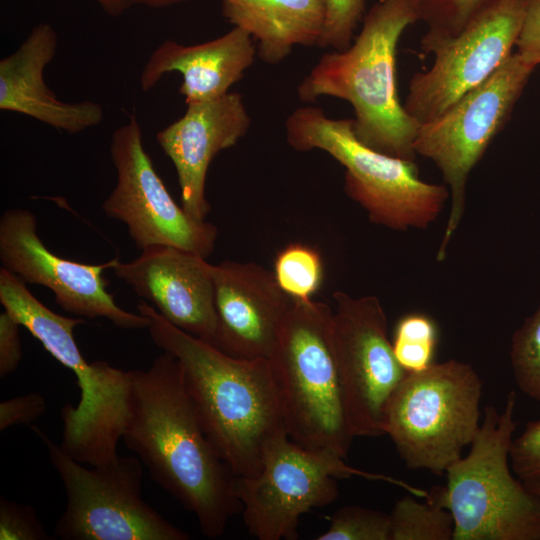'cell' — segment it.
Segmentation results:
<instances>
[{"label": "cell", "instance_id": "obj_28", "mask_svg": "<svg viewBox=\"0 0 540 540\" xmlns=\"http://www.w3.org/2000/svg\"><path fill=\"white\" fill-rule=\"evenodd\" d=\"M326 13L319 47L344 51L353 42L365 16V0H325Z\"/></svg>", "mask_w": 540, "mask_h": 540}, {"label": "cell", "instance_id": "obj_11", "mask_svg": "<svg viewBox=\"0 0 540 540\" xmlns=\"http://www.w3.org/2000/svg\"><path fill=\"white\" fill-rule=\"evenodd\" d=\"M81 317L59 315L49 308L38 310L28 322V330L58 362L73 371L80 389L76 406L65 404L61 449L74 460L103 466L119 456L129 412L130 371L105 361L87 362L74 339Z\"/></svg>", "mask_w": 540, "mask_h": 540}, {"label": "cell", "instance_id": "obj_17", "mask_svg": "<svg viewBox=\"0 0 540 540\" xmlns=\"http://www.w3.org/2000/svg\"><path fill=\"white\" fill-rule=\"evenodd\" d=\"M217 333L213 346L244 359H269L292 299L275 276L253 262L212 267Z\"/></svg>", "mask_w": 540, "mask_h": 540}, {"label": "cell", "instance_id": "obj_4", "mask_svg": "<svg viewBox=\"0 0 540 540\" xmlns=\"http://www.w3.org/2000/svg\"><path fill=\"white\" fill-rule=\"evenodd\" d=\"M332 315L326 303L292 299L269 361L288 438L344 459L355 436L332 343Z\"/></svg>", "mask_w": 540, "mask_h": 540}, {"label": "cell", "instance_id": "obj_19", "mask_svg": "<svg viewBox=\"0 0 540 540\" xmlns=\"http://www.w3.org/2000/svg\"><path fill=\"white\" fill-rule=\"evenodd\" d=\"M57 42L55 29L41 23L13 53L0 60V109L75 134L99 125L104 111L93 101L63 102L48 88L44 70L55 56Z\"/></svg>", "mask_w": 540, "mask_h": 540}, {"label": "cell", "instance_id": "obj_36", "mask_svg": "<svg viewBox=\"0 0 540 540\" xmlns=\"http://www.w3.org/2000/svg\"><path fill=\"white\" fill-rule=\"evenodd\" d=\"M525 487L540 499V481H523Z\"/></svg>", "mask_w": 540, "mask_h": 540}, {"label": "cell", "instance_id": "obj_20", "mask_svg": "<svg viewBox=\"0 0 540 540\" xmlns=\"http://www.w3.org/2000/svg\"><path fill=\"white\" fill-rule=\"evenodd\" d=\"M239 27L195 45L164 41L150 55L140 74L143 91L152 89L167 73L182 75L179 93L186 104L218 99L229 92L254 62L257 48Z\"/></svg>", "mask_w": 540, "mask_h": 540}, {"label": "cell", "instance_id": "obj_3", "mask_svg": "<svg viewBox=\"0 0 540 540\" xmlns=\"http://www.w3.org/2000/svg\"><path fill=\"white\" fill-rule=\"evenodd\" d=\"M413 0H378L344 51L323 54L297 88L313 102L331 96L349 102L356 137L384 154L415 161L419 123L405 110L396 87V49L403 31L418 21Z\"/></svg>", "mask_w": 540, "mask_h": 540}, {"label": "cell", "instance_id": "obj_1", "mask_svg": "<svg viewBox=\"0 0 540 540\" xmlns=\"http://www.w3.org/2000/svg\"><path fill=\"white\" fill-rule=\"evenodd\" d=\"M130 378L124 443L153 480L194 514L204 536H222L242 506L234 475L201 427L178 360L164 352L148 369L130 370Z\"/></svg>", "mask_w": 540, "mask_h": 540}, {"label": "cell", "instance_id": "obj_6", "mask_svg": "<svg viewBox=\"0 0 540 540\" xmlns=\"http://www.w3.org/2000/svg\"><path fill=\"white\" fill-rule=\"evenodd\" d=\"M286 137L297 151L323 150L345 167V192L371 222L393 230L425 229L450 196L443 184L420 179L413 160L390 156L362 143L353 119H331L318 107L296 109Z\"/></svg>", "mask_w": 540, "mask_h": 540}, {"label": "cell", "instance_id": "obj_13", "mask_svg": "<svg viewBox=\"0 0 540 540\" xmlns=\"http://www.w3.org/2000/svg\"><path fill=\"white\" fill-rule=\"evenodd\" d=\"M331 335L351 430L357 436L385 434L386 405L407 372L388 338L387 317L373 295H333Z\"/></svg>", "mask_w": 540, "mask_h": 540}, {"label": "cell", "instance_id": "obj_16", "mask_svg": "<svg viewBox=\"0 0 540 540\" xmlns=\"http://www.w3.org/2000/svg\"><path fill=\"white\" fill-rule=\"evenodd\" d=\"M212 267L198 253L154 245L129 262L114 259L111 269L167 321L213 345L217 313Z\"/></svg>", "mask_w": 540, "mask_h": 540}, {"label": "cell", "instance_id": "obj_18", "mask_svg": "<svg viewBox=\"0 0 540 540\" xmlns=\"http://www.w3.org/2000/svg\"><path fill=\"white\" fill-rule=\"evenodd\" d=\"M250 126L239 93L187 104L184 115L156 135L173 162L181 192V206L195 220L205 221L210 204L205 194L209 165L221 151L235 145Z\"/></svg>", "mask_w": 540, "mask_h": 540}, {"label": "cell", "instance_id": "obj_7", "mask_svg": "<svg viewBox=\"0 0 540 540\" xmlns=\"http://www.w3.org/2000/svg\"><path fill=\"white\" fill-rule=\"evenodd\" d=\"M482 380L450 359L407 373L385 409L384 429L407 467L442 475L480 426Z\"/></svg>", "mask_w": 540, "mask_h": 540}, {"label": "cell", "instance_id": "obj_5", "mask_svg": "<svg viewBox=\"0 0 540 540\" xmlns=\"http://www.w3.org/2000/svg\"><path fill=\"white\" fill-rule=\"evenodd\" d=\"M516 399L510 391L502 411L484 408L469 453L447 469L445 487L429 492L451 513L453 540H540V499L509 465Z\"/></svg>", "mask_w": 540, "mask_h": 540}, {"label": "cell", "instance_id": "obj_30", "mask_svg": "<svg viewBox=\"0 0 540 540\" xmlns=\"http://www.w3.org/2000/svg\"><path fill=\"white\" fill-rule=\"evenodd\" d=\"M509 459L521 481H540V419L526 423L522 433L513 438Z\"/></svg>", "mask_w": 540, "mask_h": 540}, {"label": "cell", "instance_id": "obj_24", "mask_svg": "<svg viewBox=\"0 0 540 540\" xmlns=\"http://www.w3.org/2000/svg\"><path fill=\"white\" fill-rule=\"evenodd\" d=\"M491 0H413L419 20L427 25L421 39L424 54L434 53L457 36Z\"/></svg>", "mask_w": 540, "mask_h": 540}, {"label": "cell", "instance_id": "obj_32", "mask_svg": "<svg viewBox=\"0 0 540 540\" xmlns=\"http://www.w3.org/2000/svg\"><path fill=\"white\" fill-rule=\"evenodd\" d=\"M517 53L528 63L540 64V0H526L524 17L516 41Z\"/></svg>", "mask_w": 540, "mask_h": 540}, {"label": "cell", "instance_id": "obj_2", "mask_svg": "<svg viewBox=\"0 0 540 540\" xmlns=\"http://www.w3.org/2000/svg\"><path fill=\"white\" fill-rule=\"evenodd\" d=\"M150 337L179 362L184 386L207 438L234 476L257 475L271 446L287 436L269 359L228 355L176 327L148 302L137 305Z\"/></svg>", "mask_w": 540, "mask_h": 540}, {"label": "cell", "instance_id": "obj_34", "mask_svg": "<svg viewBox=\"0 0 540 540\" xmlns=\"http://www.w3.org/2000/svg\"><path fill=\"white\" fill-rule=\"evenodd\" d=\"M109 15L117 17L125 13L132 5L130 0H95Z\"/></svg>", "mask_w": 540, "mask_h": 540}, {"label": "cell", "instance_id": "obj_14", "mask_svg": "<svg viewBox=\"0 0 540 540\" xmlns=\"http://www.w3.org/2000/svg\"><path fill=\"white\" fill-rule=\"evenodd\" d=\"M525 5L526 0H491L433 53L430 69L413 75L403 106L419 125L438 117L512 55Z\"/></svg>", "mask_w": 540, "mask_h": 540}, {"label": "cell", "instance_id": "obj_33", "mask_svg": "<svg viewBox=\"0 0 540 540\" xmlns=\"http://www.w3.org/2000/svg\"><path fill=\"white\" fill-rule=\"evenodd\" d=\"M19 322L6 310L0 314V377L13 373L22 360Z\"/></svg>", "mask_w": 540, "mask_h": 540}, {"label": "cell", "instance_id": "obj_23", "mask_svg": "<svg viewBox=\"0 0 540 540\" xmlns=\"http://www.w3.org/2000/svg\"><path fill=\"white\" fill-rule=\"evenodd\" d=\"M275 279L282 291L293 300H311L324 277L319 251L303 243H291L274 260Z\"/></svg>", "mask_w": 540, "mask_h": 540}, {"label": "cell", "instance_id": "obj_31", "mask_svg": "<svg viewBox=\"0 0 540 540\" xmlns=\"http://www.w3.org/2000/svg\"><path fill=\"white\" fill-rule=\"evenodd\" d=\"M45 398L36 392L13 397L0 403V431L12 426L32 425L46 411Z\"/></svg>", "mask_w": 540, "mask_h": 540}, {"label": "cell", "instance_id": "obj_9", "mask_svg": "<svg viewBox=\"0 0 540 540\" xmlns=\"http://www.w3.org/2000/svg\"><path fill=\"white\" fill-rule=\"evenodd\" d=\"M536 66L517 52L483 83L443 113L419 126L413 148L440 169L451 197L447 225L437 260L444 259L465 210L466 183L493 138L509 120Z\"/></svg>", "mask_w": 540, "mask_h": 540}, {"label": "cell", "instance_id": "obj_21", "mask_svg": "<svg viewBox=\"0 0 540 540\" xmlns=\"http://www.w3.org/2000/svg\"><path fill=\"white\" fill-rule=\"evenodd\" d=\"M325 13V0H222L223 16L257 41V55L268 64L296 45L318 46Z\"/></svg>", "mask_w": 540, "mask_h": 540}, {"label": "cell", "instance_id": "obj_27", "mask_svg": "<svg viewBox=\"0 0 540 540\" xmlns=\"http://www.w3.org/2000/svg\"><path fill=\"white\" fill-rule=\"evenodd\" d=\"M390 515L360 506H345L330 518L318 540H389Z\"/></svg>", "mask_w": 540, "mask_h": 540}, {"label": "cell", "instance_id": "obj_12", "mask_svg": "<svg viewBox=\"0 0 540 540\" xmlns=\"http://www.w3.org/2000/svg\"><path fill=\"white\" fill-rule=\"evenodd\" d=\"M110 154L117 181L103 202L105 214L127 226L140 250L168 245L207 258L214 250L217 228L193 219L174 201L144 148L134 114L114 131Z\"/></svg>", "mask_w": 540, "mask_h": 540}, {"label": "cell", "instance_id": "obj_8", "mask_svg": "<svg viewBox=\"0 0 540 540\" xmlns=\"http://www.w3.org/2000/svg\"><path fill=\"white\" fill-rule=\"evenodd\" d=\"M31 430L48 450L66 493V507L55 526L63 540H188L142 497L143 466L139 457L88 469L74 460L36 425Z\"/></svg>", "mask_w": 540, "mask_h": 540}, {"label": "cell", "instance_id": "obj_15", "mask_svg": "<svg viewBox=\"0 0 540 540\" xmlns=\"http://www.w3.org/2000/svg\"><path fill=\"white\" fill-rule=\"evenodd\" d=\"M0 261L26 284L47 287L63 310L81 318H105L123 329H144L149 319L119 307L103 276L114 259L98 265L71 261L51 252L37 232L36 216L26 209H9L0 218Z\"/></svg>", "mask_w": 540, "mask_h": 540}, {"label": "cell", "instance_id": "obj_22", "mask_svg": "<svg viewBox=\"0 0 540 540\" xmlns=\"http://www.w3.org/2000/svg\"><path fill=\"white\" fill-rule=\"evenodd\" d=\"M413 496H404L395 503L389 514V540H453L451 513L430 498L420 502Z\"/></svg>", "mask_w": 540, "mask_h": 540}, {"label": "cell", "instance_id": "obj_29", "mask_svg": "<svg viewBox=\"0 0 540 540\" xmlns=\"http://www.w3.org/2000/svg\"><path fill=\"white\" fill-rule=\"evenodd\" d=\"M34 508L0 498V540H52Z\"/></svg>", "mask_w": 540, "mask_h": 540}, {"label": "cell", "instance_id": "obj_26", "mask_svg": "<svg viewBox=\"0 0 540 540\" xmlns=\"http://www.w3.org/2000/svg\"><path fill=\"white\" fill-rule=\"evenodd\" d=\"M510 362L520 391L540 403V304L514 332Z\"/></svg>", "mask_w": 540, "mask_h": 540}, {"label": "cell", "instance_id": "obj_10", "mask_svg": "<svg viewBox=\"0 0 540 540\" xmlns=\"http://www.w3.org/2000/svg\"><path fill=\"white\" fill-rule=\"evenodd\" d=\"M353 476L394 484L415 497L428 495L403 480L359 470L343 458L306 449L288 436L271 446L257 475L234 476L232 487L251 535L259 540H293L298 537L300 517L335 501L337 480Z\"/></svg>", "mask_w": 540, "mask_h": 540}, {"label": "cell", "instance_id": "obj_25", "mask_svg": "<svg viewBox=\"0 0 540 540\" xmlns=\"http://www.w3.org/2000/svg\"><path fill=\"white\" fill-rule=\"evenodd\" d=\"M438 330L432 318L409 313L396 324L392 341L399 365L407 372L423 371L434 363Z\"/></svg>", "mask_w": 540, "mask_h": 540}, {"label": "cell", "instance_id": "obj_35", "mask_svg": "<svg viewBox=\"0 0 540 540\" xmlns=\"http://www.w3.org/2000/svg\"><path fill=\"white\" fill-rule=\"evenodd\" d=\"M132 5H144L151 8H162L182 3L187 0H130Z\"/></svg>", "mask_w": 540, "mask_h": 540}]
</instances>
